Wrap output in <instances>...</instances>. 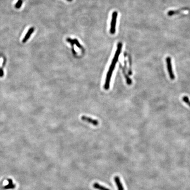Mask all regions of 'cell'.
Here are the masks:
<instances>
[{
    "label": "cell",
    "instance_id": "obj_7",
    "mask_svg": "<svg viewBox=\"0 0 190 190\" xmlns=\"http://www.w3.org/2000/svg\"><path fill=\"white\" fill-rule=\"evenodd\" d=\"M8 184H7V185H6L4 187V188L5 189H12L15 188V185L14 184L12 179H8Z\"/></svg>",
    "mask_w": 190,
    "mask_h": 190
},
{
    "label": "cell",
    "instance_id": "obj_11",
    "mask_svg": "<svg viewBox=\"0 0 190 190\" xmlns=\"http://www.w3.org/2000/svg\"><path fill=\"white\" fill-rule=\"evenodd\" d=\"M23 3V0H18L15 5V7L17 9L20 8Z\"/></svg>",
    "mask_w": 190,
    "mask_h": 190
},
{
    "label": "cell",
    "instance_id": "obj_6",
    "mask_svg": "<svg viewBox=\"0 0 190 190\" xmlns=\"http://www.w3.org/2000/svg\"><path fill=\"white\" fill-rule=\"evenodd\" d=\"M34 30V27H31L29 30H28V32H27V33H26V34L25 36L24 37V38H23V40L22 41V42L23 43L26 42V41L29 39L30 37L31 36V35L33 33Z\"/></svg>",
    "mask_w": 190,
    "mask_h": 190
},
{
    "label": "cell",
    "instance_id": "obj_8",
    "mask_svg": "<svg viewBox=\"0 0 190 190\" xmlns=\"http://www.w3.org/2000/svg\"><path fill=\"white\" fill-rule=\"evenodd\" d=\"M93 187H94V188L98 190H110L106 187H104L103 186L99 184V183H93Z\"/></svg>",
    "mask_w": 190,
    "mask_h": 190
},
{
    "label": "cell",
    "instance_id": "obj_1",
    "mask_svg": "<svg viewBox=\"0 0 190 190\" xmlns=\"http://www.w3.org/2000/svg\"><path fill=\"white\" fill-rule=\"evenodd\" d=\"M122 44L121 42H119L117 45V49L114 55V58L112 60L111 65L110 66L109 70L107 73V75L106 76L105 82L104 84V89L106 90H108L110 87V84L111 81V78L113 72L114 70V68L115 67V66L117 61L118 60L119 56L121 54L122 49Z\"/></svg>",
    "mask_w": 190,
    "mask_h": 190
},
{
    "label": "cell",
    "instance_id": "obj_9",
    "mask_svg": "<svg viewBox=\"0 0 190 190\" xmlns=\"http://www.w3.org/2000/svg\"><path fill=\"white\" fill-rule=\"evenodd\" d=\"M121 68H122V71H123V74H124V77H125V78H126V83H127V84L128 85H131V84H132V80L129 77V76H128V75L126 74L125 68L122 67V66H121Z\"/></svg>",
    "mask_w": 190,
    "mask_h": 190
},
{
    "label": "cell",
    "instance_id": "obj_5",
    "mask_svg": "<svg viewBox=\"0 0 190 190\" xmlns=\"http://www.w3.org/2000/svg\"><path fill=\"white\" fill-rule=\"evenodd\" d=\"M114 182L117 186L118 190H124V187L121 182L120 178L118 176H115L114 178Z\"/></svg>",
    "mask_w": 190,
    "mask_h": 190
},
{
    "label": "cell",
    "instance_id": "obj_12",
    "mask_svg": "<svg viewBox=\"0 0 190 190\" xmlns=\"http://www.w3.org/2000/svg\"><path fill=\"white\" fill-rule=\"evenodd\" d=\"M68 2H71L73 1V0H67Z\"/></svg>",
    "mask_w": 190,
    "mask_h": 190
},
{
    "label": "cell",
    "instance_id": "obj_3",
    "mask_svg": "<svg viewBox=\"0 0 190 190\" xmlns=\"http://www.w3.org/2000/svg\"><path fill=\"white\" fill-rule=\"evenodd\" d=\"M117 12H114L112 15V19L111 23V29H110V33L111 34H114L115 33L116 25L117 23Z\"/></svg>",
    "mask_w": 190,
    "mask_h": 190
},
{
    "label": "cell",
    "instance_id": "obj_4",
    "mask_svg": "<svg viewBox=\"0 0 190 190\" xmlns=\"http://www.w3.org/2000/svg\"><path fill=\"white\" fill-rule=\"evenodd\" d=\"M81 118L82 121L89 123L92 124L94 126H97L99 124L98 121L96 120H95V119H93L92 118H90V117H86V116H83L81 117Z\"/></svg>",
    "mask_w": 190,
    "mask_h": 190
},
{
    "label": "cell",
    "instance_id": "obj_2",
    "mask_svg": "<svg viewBox=\"0 0 190 190\" xmlns=\"http://www.w3.org/2000/svg\"><path fill=\"white\" fill-rule=\"evenodd\" d=\"M166 64H167V70L169 73V78H170V79L174 80L175 78V76L174 74L171 57L169 56L167 57L166 59Z\"/></svg>",
    "mask_w": 190,
    "mask_h": 190
},
{
    "label": "cell",
    "instance_id": "obj_10",
    "mask_svg": "<svg viewBox=\"0 0 190 190\" xmlns=\"http://www.w3.org/2000/svg\"><path fill=\"white\" fill-rule=\"evenodd\" d=\"M182 100L185 102V103H186L187 105H188L190 107V100L187 96H183L182 97Z\"/></svg>",
    "mask_w": 190,
    "mask_h": 190
}]
</instances>
